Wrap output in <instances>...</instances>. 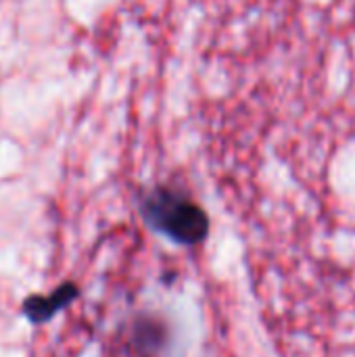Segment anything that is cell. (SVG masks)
Here are the masks:
<instances>
[{"instance_id":"3","label":"cell","mask_w":355,"mask_h":357,"mask_svg":"<svg viewBox=\"0 0 355 357\" xmlns=\"http://www.w3.org/2000/svg\"><path fill=\"white\" fill-rule=\"evenodd\" d=\"M165 341V331L159 322L149 320L146 324H138L136 333H134V343L138 349L144 351H157Z\"/></svg>"},{"instance_id":"2","label":"cell","mask_w":355,"mask_h":357,"mask_svg":"<svg viewBox=\"0 0 355 357\" xmlns=\"http://www.w3.org/2000/svg\"><path fill=\"white\" fill-rule=\"evenodd\" d=\"M77 297V287L73 282H65L56 287L50 295H33L23 301V314L33 324L48 322L56 312H61L65 305H69Z\"/></svg>"},{"instance_id":"1","label":"cell","mask_w":355,"mask_h":357,"mask_svg":"<svg viewBox=\"0 0 355 357\" xmlns=\"http://www.w3.org/2000/svg\"><path fill=\"white\" fill-rule=\"evenodd\" d=\"M140 211L153 230L178 245L192 247L207 238L209 218L205 209L182 190L155 186L142 197Z\"/></svg>"}]
</instances>
